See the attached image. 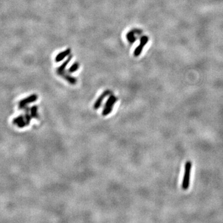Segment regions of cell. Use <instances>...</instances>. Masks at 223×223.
<instances>
[{
	"label": "cell",
	"mask_w": 223,
	"mask_h": 223,
	"mask_svg": "<svg viewBox=\"0 0 223 223\" xmlns=\"http://www.w3.org/2000/svg\"><path fill=\"white\" fill-rule=\"evenodd\" d=\"M192 165L191 161H187L185 166V173L182 184V188L184 190H187L189 188Z\"/></svg>",
	"instance_id": "1"
},
{
	"label": "cell",
	"mask_w": 223,
	"mask_h": 223,
	"mask_svg": "<svg viewBox=\"0 0 223 223\" xmlns=\"http://www.w3.org/2000/svg\"><path fill=\"white\" fill-rule=\"evenodd\" d=\"M118 100V98L112 94L109 96L107 100L106 101L105 105L104 107V109L102 110V116H107L109 115L113 109V107L115 104L116 102Z\"/></svg>",
	"instance_id": "2"
},
{
	"label": "cell",
	"mask_w": 223,
	"mask_h": 223,
	"mask_svg": "<svg viewBox=\"0 0 223 223\" xmlns=\"http://www.w3.org/2000/svg\"><path fill=\"white\" fill-rule=\"evenodd\" d=\"M37 99H38V96L35 94H33L28 96L19 101V108L21 110H24V109L26 107L28 104L35 102Z\"/></svg>",
	"instance_id": "3"
},
{
	"label": "cell",
	"mask_w": 223,
	"mask_h": 223,
	"mask_svg": "<svg viewBox=\"0 0 223 223\" xmlns=\"http://www.w3.org/2000/svg\"><path fill=\"white\" fill-rule=\"evenodd\" d=\"M148 40H149V38L146 35H144L141 37L140 39V44H139V45L135 48V50H134L133 52V55L134 57H138L141 55L143 48L145 47V46L148 43Z\"/></svg>",
	"instance_id": "4"
},
{
	"label": "cell",
	"mask_w": 223,
	"mask_h": 223,
	"mask_svg": "<svg viewBox=\"0 0 223 223\" xmlns=\"http://www.w3.org/2000/svg\"><path fill=\"white\" fill-rule=\"evenodd\" d=\"M110 94H112V92L110 90H105V91L102 92V94L98 97V98H97V99L95 102L94 106H93L94 109L95 110L99 109L100 107V106L102 104V102H103L104 99L107 96H110Z\"/></svg>",
	"instance_id": "5"
},
{
	"label": "cell",
	"mask_w": 223,
	"mask_h": 223,
	"mask_svg": "<svg viewBox=\"0 0 223 223\" xmlns=\"http://www.w3.org/2000/svg\"><path fill=\"white\" fill-rule=\"evenodd\" d=\"M71 48H67L66 50H64V51H63V52L59 53L57 55V57H55V62L57 63H58L62 61L64 58H65L66 57H67L68 56L71 55Z\"/></svg>",
	"instance_id": "6"
},
{
	"label": "cell",
	"mask_w": 223,
	"mask_h": 223,
	"mask_svg": "<svg viewBox=\"0 0 223 223\" xmlns=\"http://www.w3.org/2000/svg\"><path fill=\"white\" fill-rule=\"evenodd\" d=\"M59 76H62L65 81H66L68 83H69L71 85H75L78 82L76 78L71 76V75H69V74H67L66 73H65V71L62 74H60Z\"/></svg>",
	"instance_id": "7"
},
{
	"label": "cell",
	"mask_w": 223,
	"mask_h": 223,
	"mask_svg": "<svg viewBox=\"0 0 223 223\" xmlns=\"http://www.w3.org/2000/svg\"><path fill=\"white\" fill-rule=\"evenodd\" d=\"M72 57H73V55H69V57H68V58L66 60H65V61L62 63V64L60 65L59 67H58L57 68V74H58V75H60V74H62L63 72H64L65 68H66V67L67 66V65L68 64V63L70 62L71 60L72 59Z\"/></svg>",
	"instance_id": "8"
},
{
	"label": "cell",
	"mask_w": 223,
	"mask_h": 223,
	"mask_svg": "<svg viewBox=\"0 0 223 223\" xmlns=\"http://www.w3.org/2000/svg\"><path fill=\"white\" fill-rule=\"evenodd\" d=\"M30 114L32 118H39V114H38V107L37 105L32 106L30 108Z\"/></svg>",
	"instance_id": "9"
},
{
	"label": "cell",
	"mask_w": 223,
	"mask_h": 223,
	"mask_svg": "<svg viewBox=\"0 0 223 223\" xmlns=\"http://www.w3.org/2000/svg\"><path fill=\"white\" fill-rule=\"evenodd\" d=\"M134 33L135 32L134 30H132L130 32H128L127 35V38L128 41L130 43H133L134 42H135L136 40V37H134Z\"/></svg>",
	"instance_id": "10"
},
{
	"label": "cell",
	"mask_w": 223,
	"mask_h": 223,
	"mask_svg": "<svg viewBox=\"0 0 223 223\" xmlns=\"http://www.w3.org/2000/svg\"><path fill=\"white\" fill-rule=\"evenodd\" d=\"M80 66V64L78 62H74L71 66L69 67V68L68 69V71L69 73H73L76 72Z\"/></svg>",
	"instance_id": "11"
},
{
	"label": "cell",
	"mask_w": 223,
	"mask_h": 223,
	"mask_svg": "<svg viewBox=\"0 0 223 223\" xmlns=\"http://www.w3.org/2000/svg\"><path fill=\"white\" fill-rule=\"evenodd\" d=\"M24 119V115H19V116H18V117H17L16 118L13 119L12 123L14 125H17L18 123H19L21 122H22V121Z\"/></svg>",
	"instance_id": "12"
}]
</instances>
